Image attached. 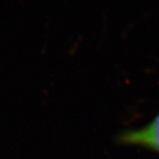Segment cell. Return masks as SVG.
<instances>
[{
	"mask_svg": "<svg viewBox=\"0 0 159 159\" xmlns=\"http://www.w3.org/2000/svg\"><path fill=\"white\" fill-rule=\"evenodd\" d=\"M119 140L124 144L141 146L159 153V113L149 124L141 129L123 133Z\"/></svg>",
	"mask_w": 159,
	"mask_h": 159,
	"instance_id": "obj_1",
	"label": "cell"
}]
</instances>
